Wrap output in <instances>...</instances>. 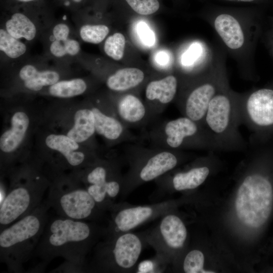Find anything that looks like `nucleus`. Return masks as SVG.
<instances>
[{"mask_svg":"<svg viewBox=\"0 0 273 273\" xmlns=\"http://www.w3.org/2000/svg\"><path fill=\"white\" fill-rule=\"evenodd\" d=\"M220 42L236 62L242 77L255 78V53L262 32V11L258 6L230 7L208 4L201 11Z\"/></svg>","mask_w":273,"mask_h":273,"instance_id":"f257e3e1","label":"nucleus"},{"mask_svg":"<svg viewBox=\"0 0 273 273\" xmlns=\"http://www.w3.org/2000/svg\"><path fill=\"white\" fill-rule=\"evenodd\" d=\"M106 235L97 222L74 220L58 215L49 218L32 257L40 261L32 271H42L52 260L62 257L86 269V256Z\"/></svg>","mask_w":273,"mask_h":273,"instance_id":"f03ea898","label":"nucleus"},{"mask_svg":"<svg viewBox=\"0 0 273 273\" xmlns=\"http://www.w3.org/2000/svg\"><path fill=\"white\" fill-rule=\"evenodd\" d=\"M7 197L0 205V231L30 213L43 201L51 180L39 160L27 159L10 169Z\"/></svg>","mask_w":273,"mask_h":273,"instance_id":"7ed1b4c3","label":"nucleus"},{"mask_svg":"<svg viewBox=\"0 0 273 273\" xmlns=\"http://www.w3.org/2000/svg\"><path fill=\"white\" fill-rule=\"evenodd\" d=\"M51 206L44 200L32 212L0 231V261L10 272H24L49 219Z\"/></svg>","mask_w":273,"mask_h":273,"instance_id":"20e7f679","label":"nucleus"},{"mask_svg":"<svg viewBox=\"0 0 273 273\" xmlns=\"http://www.w3.org/2000/svg\"><path fill=\"white\" fill-rule=\"evenodd\" d=\"M237 93L229 83L210 102L202 125L215 150H246L248 144L239 130Z\"/></svg>","mask_w":273,"mask_h":273,"instance_id":"39448f33","label":"nucleus"},{"mask_svg":"<svg viewBox=\"0 0 273 273\" xmlns=\"http://www.w3.org/2000/svg\"><path fill=\"white\" fill-rule=\"evenodd\" d=\"M47 201L58 215L79 220L97 222L106 212L100 208L84 186L71 173L52 176Z\"/></svg>","mask_w":273,"mask_h":273,"instance_id":"423d86ee","label":"nucleus"},{"mask_svg":"<svg viewBox=\"0 0 273 273\" xmlns=\"http://www.w3.org/2000/svg\"><path fill=\"white\" fill-rule=\"evenodd\" d=\"M147 245L142 233L131 232L104 237L93 248L87 272L128 273L134 272L138 260Z\"/></svg>","mask_w":273,"mask_h":273,"instance_id":"0eeeda50","label":"nucleus"},{"mask_svg":"<svg viewBox=\"0 0 273 273\" xmlns=\"http://www.w3.org/2000/svg\"><path fill=\"white\" fill-rule=\"evenodd\" d=\"M226 56L220 42L212 47L211 59L202 77L186 99L184 111L186 117L202 124L210 102L229 83Z\"/></svg>","mask_w":273,"mask_h":273,"instance_id":"6e6552de","label":"nucleus"},{"mask_svg":"<svg viewBox=\"0 0 273 273\" xmlns=\"http://www.w3.org/2000/svg\"><path fill=\"white\" fill-rule=\"evenodd\" d=\"M273 205V189L269 179L258 172L247 174L237 192L235 209L245 225L258 228L268 218Z\"/></svg>","mask_w":273,"mask_h":273,"instance_id":"1a4fd4ad","label":"nucleus"},{"mask_svg":"<svg viewBox=\"0 0 273 273\" xmlns=\"http://www.w3.org/2000/svg\"><path fill=\"white\" fill-rule=\"evenodd\" d=\"M70 173L85 188L101 209L109 212L120 196L123 180L110 164L96 162Z\"/></svg>","mask_w":273,"mask_h":273,"instance_id":"9d476101","label":"nucleus"},{"mask_svg":"<svg viewBox=\"0 0 273 273\" xmlns=\"http://www.w3.org/2000/svg\"><path fill=\"white\" fill-rule=\"evenodd\" d=\"M142 233L147 244L155 250V257L164 265L174 261L188 238L184 222L173 211L161 216L155 226Z\"/></svg>","mask_w":273,"mask_h":273,"instance_id":"9b49d317","label":"nucleus"},{"mask_svg":"<svg viewBox=\"0 0 273 273\" xmlns=\"http://www.w3.org/2000/svg\"><path fill=\"white\" fill-rule=\"evenodd\" d=\"M175 206V203L171 200L144 205L117 202L109 212L110 217L104 237L131 232L139 226L173 211Z\"/></svg>","mask_w":273,"mask_h":273,"instance_id":"f8f14e48","label":"nucleus"},{"mask_svg":"<svg viewBox=\"0 0 273 273\" xmlns=\"http://www.w3.org/2000/svg\"><path fill=\"white\" fill-rule=\"evenodd\" d=\"M241 124L256 134L273 127V88L237 93Z\"/></svg>","mask_w":273,"mask_h":273,"instance_id":"ddd939ff","label":"nucleus"},{"mask_svg":"<svg viewBox=\"0 0 273 273\" xmlns=\"http://www.w3.org/2000/svg\"><path fill=\"white\" fill-rule=\"evenodd\" d=\"M44 142L49 150L56 155L47 163L52 175L65 170L80 169L94 162L82 149L81 144L63 133H50L46 135Z\"/></svg>","mask_w":273,"mask_h":273,"instance_id":"4468645a","label":"nucleus"},{"mask_svg":"<svg viewBox=\"0 0 273 273\" xmlns=\"http://www.w3.org/2000/svg\"><path fill=\"white\" fill-rule=\"evenodd\" d=\"M31 118L28 113L22 110L15 111L10 116V125L0 137L1 153V167L2 175L21 162L19 149L26 139L30 128Z\"/></svg>","mask_w":273,"mask_h":273,"instance_id":"2eb2a0df","label":"nucleus"},{"mask_svg":"<svg viewBox=\"0 0 273 273\" xmlns=\"http://www.w3.org/2000/svg\"><path fill=\"white\" fill-rule=\"evenodd\" d=\"M176 155L169 152H162L148 159L138 167L127 178L123 180L120 196L129 195L142 183L148 182L160 177L173 169L178 163Z\"/></svg>","mask_w":273,"mask_h":273,"instance_id":"dca6fc26","label":"nucleus"},{"mask_svg":"<svg viewBox=\"0 0 273 273\" xmlns=\"http://www.w3.org/2000/svg\"><path fill=\"white\" fill-rule=\"evenodd\" d=\"M165 132L166 142L172 148H178L186 140L194 138L208 140L213 145L202 125L186 116L169 121L165 125Z\"/></svg>","mask_w":273,"mask_h":273,"instance_id":"f3484780","label":"nucleus"},{"mask_svg":"<svg viewBox=\"0 0 273 273\" xmlns=\"http://www.w3.org/2000/svg\"><path fill=\"white\" fill-rule=\"evenodd\" d=\"M210 173L206 166L194 167L189 170L175 173L172 177L170 185L157 189L151 197L154 200L159 199L170 191H182L194 190L206 180Z\"/></svg>","mask_w":273,"mask_h":273,"instance_id":"a211bd4d","label":"nucleus"},{"mask_svg":"<svg viewBox=\"0 0 273 273\" xmlns=\"http://www.w3.org/2000/svg\"><path fill=\"white\" fill-rule=\"evenodd\" d=\"M95 132V117L92 109L82 108L74 112L72 123L62 133L82 145Z\"/></svg>","mask_w":273,"mask_h":273,"instance_id":"6ab92c4d","label":"nucleus"},{"mask_svg":"<svg viewBox=\"0 0 273 273\" xmlns=\"http://www.w3.org/2000/svg\"><path fill=\"white\" fill-rule=\"evenodd\" d=\"M25 86L32 91H39L44 86H51L59 81L60 75L56 71H39L31 65L23 66L19 73Z\"/></svg>","mask_w":273,"mask_h":273,"instance_id":"aec40b11","label":"nucleus"},{"mask_svg":"<svg viewBox=\"0 0 273 273\" xmlns=\"http://www.w3.org/2000/svg\"><path fill=\"white\" fill-rule=\"evenodd\" d=\"M177 88V80L173 75L150 82L146 89L148 100H158L163 104L170 102L174 98Z\"/></svg>","mask_w":273,"mask_h":273,"instance_id":"412c9836","label":"nucleus"},{"mask_svg":"<svg viewBox=\"0 0 273 273\" xmlns=\"http://www.w3.org/2000/svg\"><path fill=\"white\" fill-rule=\"evenodd\" d=\"M144 78L143 72L136 68H125L117 70L107 79V87L111 90L122 91L134 87Z\"/></svg>","mask_w":273,"mask_h":273,"instance_id":"4be33fe9","label":"nucleus"},{"mask_svg":"<svg viewBox=\"0 0 273 273\" xmlns=\"http://www.w3.org/2000/svg\"><path fill=\"white\" fill-rule=\"evenodd\" d=\"M6 31L13 37L32 40L35 36V25L25 14L21 12L14 13L6 23Z\"/></svg>","mask_w":273,"mask_h":273,"instance_id":"5701e85b","label":"nucleus"},{"mask_svg":"<svg viewBox=\"0 0 273 273\" xmlns=\"http://www.w3.org/2000/svg\"><path fill=\"white\" fill-rule=\"evenodd\" d=\"M91 109L95 117L96 132L109 140L117 139L123 131L120 122L115 118L106 115L96 107Z\"/></svg>","mask_w":273,"mask_h":273,"instance_id":"b1692460","label":"nucleus"},{"mask_svg":"<svg viewBox=\"0 0 273 273\" xmlns=\"http://www.w3.org/2000/svg\"><path fill=\"white\" fill-rule=\"evenodd\" d=\"M120 116L128 122H138L144 117L145 107L141 100L132 95L123 97L118 104Z\"/></svg>","mask_w":273,"mask_h":273,"instance_id":"393cba45","label":"nucleus"},{"mask_svg":"<svg viewBox=\"0 0 273 273\" xmlns=\"http://www.w3.org/2000/svg\"><path fill=\"white\" fill-rule=\"evenodd\" d=\"M87 85L81 78L58 81L50 86L49 93L53 97L59 98H70L82 94Z\"/></svg>","mask_w":273,"mask_h":273,"instance_id":"a878e982","label":"nucleus"},{"mask_svg":"<svg viewBox=\"0 0 273 273\" xmlns=\"http://www.w3.org/2000/svg\"><path fill=\"white\" fill-rule=\"evenodd\" d=\"M0 50L11 58H17L23 55L26 47L3 29L0 30Z\"/></svg>","mask_w":273,"mask_h":273,"instance_id":"bb28decb","label":"nucleus"},{"mask_svg":"<svg viewBox=\"0 0 273 273\" xmlns=\"http://www.w3.org/2000/svg\"><path fill=\"white\" fill-rule=\"evenodd\" d=\"M204 255L201 251L191 250L183 259V270L186 273H214L215 271L204 269Z\"/></svg>","mask_w":273,"mask_h":273,"instance_id":"cd10ccee","label":"nucleus"},{"mask_svg":"<svg viewBox=\"0 0 273 273\" xmlns=\"http://www.w3.org/2000/svg\"><path fill=\"white\" fill-rule=\"evenodd\" d=\"M109 32V28L102 24L84 25L81 27L79 31L80 36L83 41L94 44L101 42Z\"/></svg>","mask_w":273,"mask_h":273,"instance_id":"c85d7f7f","label":"nucleus"},{"mask_svg":"<svg viewBox=\"0 0 273 273\" xmlns=\"http://www.w3.org/2000/svg\"><path fill=\"white\" fill-rule=\"evenodd\" d=\"M125 39L121 33H115L105 40L104 49L105 53L113 59L121 60L124 55Z\"/></svg>","mask_w":273,"mask_h":273,"instance_id":"c756f323","label":"nucleus"},{"mask_svg":"<svg viewBox=\"0 0 273 273\" xmlns=\"http://www.w3.org/2000/svg\"><path fill=\"white\" fill-rule=\"evenodd\" d=\"M132 11L141 15L156 13L161 7L159 0H123Z\"/></svg>","mask_w":273,"mask_h":273,"instance_id":"7c9ffc66","label":"nucleus"},{"mask_svg":"<svg viewBox=\"0 0 273 273\" xmlns=\"http://www.w3.org/2000/svg\"><path fill=\"white\" fill-rule=\"evenodd\" d=\"M137 32L142 41L147 46L151 47L155 42L154 32L144 22L141 21L137 25Z\"/></svg>","mask_w":273,"mask_h":273,"instance_id":"2f4dec72","label":"nucleus"},{"mask_svg":"<svg viewBox=\"0 0 273 273\" xmlns=\"http://www.w3.org/2000/svg\"><path fill=\"white\" fill-rule=\"evenodd\" d=\"M160 267L164 268L165 265L161 263L155 256L151 260H147L141 262L136 267L137 272H160L163 270Z\"/></svg>","mask_w":273,"mask_h":273,"instance_id":"473e14b6","label":"nucleus"},{"mask_svg":"<svg viewBox=\"0 0 273 273\" xmlns=\"http://www.w3.org/2000/svg\"><path fill=\"white\" fill-rule=\"evenodd\" d=\"M201 47L197 43L192 44L183 55L182 64L184 65H192L197 60L201 53Z\"/></svg>","mask_w":273,"mask_h":273,"instance_id":"72a5a7b5","label":"nucleus"},{"mask_svg":"<svg viewBox=\"0 0 273 273\" xmlns=\"http://www.w3.org/2000/svg\"><path fill=\"white\" fill-rule=\"evenodd\" d=\"M85 267L79 266L71 262L65 261L51 271V272H85Z\"/></svg>","mask_w":273,"mask_h":273,"instance_id":"f704fd0d","label":"nucleus"},{"mask_svg":"<svg viewBox=\"0 0 273 273\" xmlns=\"http://www.w3.org/2000/svg\"><path fill=\"white\" fill-rule=\"evenodd\" d=\"M69 32V27L64 23L56 25L53 30V35L55 39L60 41H64L68 39Z\"/></svg>","mask_w":273,"mask_h":273,"instance_id":"c9c22d12","label":"nucleus"},{"mask_svg":"<svg viewBox=\"0 0 273 273\" xmlns=\"http://www.w3.org/2000/svg\"><path fill=\"white\" fill-rule=\"evenodd\" d=\"M67 54L71 56L77 55L80 51V44L79 42L73 39L68 38L63 41Z\"/></svg>","mask_w":273,"mask_h":273,"instance_id":"e433bc0d","label":"nucleus"},{"mask_svg":"<svg viewBox=\"0 0 273 273\" xmlns=\"http://www.w3.org/2000/svg\"><path fill=\"white\" fill-rule=\"evenodd\" d=\"M50 52L56 57H62L67 54L63 41L55 40L50 46Z\"/></svg>","mask_w":273,"mask_h":273,"instance_id":"4c0bfd02","label":"nucleus"},{"mask_svg":"<svg viewBox=\"0 0 273 273\" xmlns=\"http://www.w3.org/2000/svg\"><path fill=\"white\" fill-rule=\"evenodd\" d=\"M155 59L158 64L161 65H165L168 64L169 57L166 52L161 51L157 54Z\"/></svg>","mask_w":273,"mask_h":273,"instance_id":"58836bf2","label":"nucleus"},{"mask_svg":"<svg viewBox=\"0 0 273 273\" xmlns=\"http://www.w3.org/2000/svg\"><path fill=\"white\" fill-rule=\"evenodd\" d=\"M203 1H214V0H203ZM219 1L234 2V3H248V4H253L255 6H257V5L259 6L260 4H263L270 1V0H219Z\"/></svg>","mask_w":273,"mask_h":273,"instance_id":"ea45409f","label":"nucleus"},{"mask_svg":"<svg viewBox=\"0 0 273 273\" xmlns=\"http://www.w3.org/2000/svg\"><path fill=\"white\" fill-rule=\"evenodd\" d=\"M8 192V186L6 185L2 178H1L0 183V205L5 201Z\"/></svg>","mask_w":273,"mask_h":273,"instance_id":"a19ab883","label":"nucleus"},{"mask_svg":"<svg viewBox=\"0 0 273 273\" xmlns=\"http://www.w3.org/2000/svg\"><path fill=\"white\" fill-rule=\"evenodd\" d=\"M65 6H70L71 4L78 5L82 3L84 0H61Z\"/></svg>","mask_w":273,"mask_h":273,"instance_id":"79ce46f5","label":"nucleus"},{"mask_svg":"<svg viewBox=\"0 0 273 273\" xmlns=\"http://www.w3.org/2000/svg\"><path fill=\"white\" fill-rule=\"evenodd\" d=\"M16 3L27 4H31L34 2H36L40 0H13Z\"/></svg>","mask_w":273,"mask_h":273,"instance_id":"37998d69","label":"nucleus"}]
</instances>
